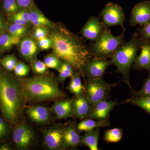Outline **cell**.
<instances>
[{
  "mask_svg": "<svg viewBox=\"0 0 150 150\" xmlns=\"http://www.w3.org/2000/svg\"><path fill=\"white\" fill-rule=\"evenodd\" d=\"M48 30L53 53L82 75L86 64L93 58L90 48L63 24H55Z\"/></svg>",
  "mask_w": 150,
  "mask_h": 150,
  "instance_id": "cell-1",
  "label": "cell"
},
{
  "mask_svg": "<svg viewBox=\"0 0 150 150\" xmlns=\"http://www.w3.org/2000/svg\"><path fill=\"white\" fill-rule=\"evenodd\" d=\"M27 101L21 78L0 68L1 112L11 128L18 123Z\"/></svg>",
  "mask_w": 150,
  "mask_h": 150,
  "instance_id": "cell-2",
  "label": "cell"
},
{
  "mask_svg": "<svg viewBox=\"0 0 150 150\" xmlns=\"http://www.w3.org/2000/svg\"><path fill=\"white\" fill-rule=\"evenodd\" d=\"M27 101L35 103L66 98L54 74L47 72L30 77L21 78Z\"/></svg>",
  "mask_w": 150,
  "mask_h": 150,
  "instance_id": "cell-3",
  "label": "cell"
},
{
  "mask_svg": "<svg viewBox=\"0 0 150 150\" xmlns=\"http://www.w3.org/2000/svg\"><path fill=\"white\" fill-rule=\"evenodd\" d=\"M144 40L135 32L129 42L125 43L115 52L111 58L112 64L117 68V71L122 74L123 81L133 91L130 81V71L137 57V53L141 49Z\"/></svg>",
  "mask_w": 150,
  "mask_h": 150,
  "instance_id": "cell-4",
  "label": "cell"
},
{
  "mask_svg": "<svg viewBox=\"0 0 150 150\" xmlns=\"http://www.w3.org/2000/svg\"><path fill=\"white\" fill-rule=\"evenodd\" d=\"M125 43L124 32L118 36H113L110 30L105 26L90 47L93 57L111 58Z\"/></svg>",
  "mask_w": 150,
  "mask_h": 150,
  "instance_id": "cell-5",
  "label": "cell"
},
{
  "mask_svg": "<svg viewBox=\"0 0 150 150\" xmlns=\"http://www.w3.org/2000/svg\"><path fill=\"white\" fill-rule=\"evenodd\" d=\"M116 85L108 83L102 79L87 80L84 89L88 99L93 106L107 99L112 88Z\"/></svg>",
  "mask_w": 150,
  "mask_h": 150,
  "instance_id": "cell-6",
  "label": "cell"
},
{
  "mask_svg": "<svg viewBox=\"0 0 150 150\" xmlns=\"http://www.w3.org/2000/svg\"><path fill=\"white\" fill-rule=\"evenodd\" d=\"M12 139L18 150H26L31 147L35 141L34 131L24 121L18 122L12 127Z\"/></svg>",
  "mask_w": 150,
  "mask_h": 150,
  "instance_id": "cell-7",
  "label": "cell"
},
{
  "mask_svg": "<svg viewBox=\"0 0 150 150\" xmlns=\"http://www.w3.org/2000/svg\"><path fill=\"white\" fill-rule=\"evenodd\" d=\"M99 17L106 27L120 25L123 32L126 30L124 25L125 14L121 6L117 3H108L100 13Z\"/></svg>",
  "mask_w": 150,
  "mask_h": 150,
  "instance_id": "cell-8",
  "label": "cell"
},
{
  "mask_svg": "<svg viewBox=\"0 0 150 150\" xmlns=\"http://www.w3.org/2000/svg\"><path fill=\"white\" fill-rule=\"evenodd\" d=\"M66 125L57 123L42 130L43 144L46 149L50 150L65 149L63 135Z\"/></svg>",
  "mask_w": 150,
  "mask_h": 150,
  "instance_id": "cell-9",
  "label": "cell"
},
{
  "mask_svg": "<svg viewBox=\"0 0 150 150\" xmlns=\"http://www.w3.org/2000/svg\"><path fill=\"white\" fill-rule=\"evenodd\" d=\"M112 64L111 60L100 57H93L84 67L83 76L87 80L102 79L105 70Z\"/></svg>",
  "mask_w": 150,
  "mask_h": 150,
  "instance_id": "cell-10",
  "label": "cell"
},
{
  "mask_svg": "<svg viewBox=\"0 0 150 150\" xmlns=\"http://www.w3.org/2000/svg\"><path fill=\"white\" fill-rule=\"evenodd\" d=\"M150 21V1H145L138 3L131 11L129 21L131 26H140Z\"/></svg>",
  "mask_w": 150,
  "mask_h": 150,
  "instance_id": "cell-11",
  "label": "cell"
},
{
  "mask_svg": "<svg viewBox=\"0 0 150 150\" xmlns=\"http://www.w3.org/2000/svg\"><path fill=\"white\" fill-rule=\"evenodd\" d=\"M18 45L19 52L24 60L31 63L37 59L40 50L37 40L32 36L26 35L23 38Z\"/></svg>",
  "mask_w": 150,
  "mask_h": 150,
  "instance_id": "cell-12",
  "label": "cell"
},
{
  "mask_svg": "<svg viewBox=\"0 0 150 150\" xmlns=\"http://www.w3.org/2000/svg\"><path fill=\"white\" fill-rule=\"evenodd\" d=\"M123 103H125L104 100L93 105L91 112L86 118H92L98 121H108L110 111L113 108Z\"/></svg>",
  "mask_w": 150,
  "mask_h": 150,
  "instance_id": "cell-13",
  "label": "cell"
},
{
  "mask_svg": "<svg viewBox=\"0 0 150 150\" xmlns=\"http://www.w3.org/2000/svg\"><path fill=\"white\" fill-rule=\"evenodd\" d=\"M105 26L100 21V17L91 16L81 30V33L86 39L94 42L100 35Z\"/></svg>",
  "mask_w": 150,
  "mask_h": 150,
  "instance_id": "cell-14",
  "label": "cell"
},
{
  "mask_svg": "<svg viewBox=\"0 0 150 150\" xmlns=\"http://www.w3.org/2000/svg\"><path fill=\"white\" fill-rule=\"evenodd\" d=\"M93 105L88 99L85 93L73 98L74 115L82 120L86 118L91 112Z\"/></svg>",
  "mask_w": 150,
  "mask_h": 150,
  "instance_id": "cell-15",
  "label": "cell"
},
{
  "mask_svg": "<svg viewBox=\"0 0 150 150\" xmlns=\"http://www.w3.org/2000/svg\"><path fill=\"white\" fill-rule=\"evenodd\" d=\"M25 112L31 121L38 124L47 123L51 118L50 110L48 108L43 105L25 107Z\"/></svg>",
  "mask_w": 150,
  "mask_h": 150,
  "instance_id": "cell-16",
  "label": "cell"
},
{
  "mask_svg": "<svg viewBox=\"0 0 150 150\" xmlns=\"http://www.w3.org/2000/svg\"><path fill=\"white\" fill-rule=\"evenodd\" d=\"M52 109L58 119H66L73 116L74 115L73 98L56 100L52 106Z\"/></svg>",
  "mask_w": 150,
  "mask_h": 150,
  "instance_id": "cell-17",
  "label": "cell"
},
{
  "mask_svg": "<svg viewBox=\"0 0 150 150\" xmlns=\"http://www.w3.org/2000/svg\"><path fill=\"white\" fill-rule=\"evenodd\" d=\"M76 124L73 122L65 126L63 135V143L65 149L82 144L81 137L78 133Z\"/></svg>",
  "mask_w": 150,
  "mask_h": 150,
  "instance_id": "cell-18",
  "label": "cell"
},
{
  "mask_svg": "<svg viewBox=\"0 0 150 150\" xmlns=\"http://www.w3.org/2000/svg\"><path fill=\"white\" fill-rule=\"evenodd\" d=\"M150 43L149 40H145L141 48V53L137 56L133 64L134 69H146L149 72H150V55L149 51Z\"/></svg>",
  "mask_w": 150,
  "mask_h": 150,
  "instance_id": "cell-19",
  "label": "cell"
},
{
  "mask_svg": "<svg viewBox=\"0 0 150 150\" xmlns=\"http://www.w3.org/2000/svg\"><path fill=\"white\" fill-rule=\"evenodd\" d=\"M28 11L30 20L34 27L43 26L50 28L55 25V23L45 16L35 5L28 9Z\"/></svg>",
  "mask_w": 150,
  "mask_h": 150,
  "instance_id": "cell-20",
  "label": "cell"
},
{
  "mask_svg": "<svg viewBox=\"0 0 150 150\" xmlns=\"http://www.w3.org/2000/svg\"><path fill=\"white\" fill-rule=\"evenodd\" d=\"M110 125L109 120L98 121L92 118H86L82 120L80 123L76 124V127L78 132H87L97 128L107 127Z\"/></svg>",
  "mask_w": 150,
  "mask_h": 150,
  "instance_id": "cell-21",
  "label": "cell"
},
{
  "mask_svg": "<svg viewBox=\"0 0 150 150\" xmlns=\"http://www.w3.org/2000/svg\"><path fill=\"white\" fill-rule=\"evenodd\" d=\"M100 128L86 132L81 136L82 144L88 147L91 150H98V143L100 136Z\"/></svg>",
  "mask_w": 150,
  "mask_h": 150,
  "instance_id": "cell-22",
  "label": "cell"
},
{
  "mask_svg": "<svg viewBox=\"0 0 150 150\" xmlns=\"http://www.w3.org/2000/svg\"><path fill=\"white\" fill-rule=\"evenodd\" d=\"M21 39L6 31L0 35V54L9 51L13 46L18 45Z\"/></svg>",
  "mask_w": 150,
  "mask_h": 150,
  "instance_id": "cell-23",
  "label": "cell"
},
{
  "mask_svg": "<svg viewBox=\"0 0 150 150\" xmlns=\"http://www.w3.org/2000/svg\"><path fill=\"white\" fill-rule=\"evenodd\" d=\"M81 73L76 71L71 77L70 83L67 87V89L75 96H79L85 93L84 86L81 80Z\"/></svg>",
  "mask_w": 150,
  "mask_h": 150,
  "instance_id": "cell-24",
  "label": "cell"
},
{
  "mask_svg": "<svg viewBox=\"0 0 150 150\" xmlns=\"http://www.w3.org/2000/svg\"><path fill=\"white\" fill-rule=\"evenodd\" d=\"M59 75L57 77L58 83L64 84L65 81L67 78H71L74 74L76 70L69 63L62 61V64L58 71Z\"/></svg>",
  "mask_w": 150,
  "mask_h": 150,
  "instance_id": "cell-25",
  "label": "cell"
},
{
  "mask_svg": "<svg viewBox=\"0 0 150 150\" xmlns=\"http://www.w3.org/2000/svg\"><path fill=\"white\" fill-rule=\"evenodd\" d=\"M29 28L30 25L8 23L6 31L14 36L22 38L27 35Z\"/></svg>",
  "mask_w": 150,
  "mask_h": 150,
  "instance_id": "cell-26",
  "label": "cell"
},
{
  "mask_svg": "<svg viewBox=\"0 0 150 150\" xmlns=\"http://www.w3.org/2000/svg\"><path fill=\"white\" fill-rule=\"evenodd\" d=\"M123 136V131L121 128H114L105 131L103 140L108 143H117L121 141Z\"/></svg>",
  "mask_w": 150,
  "mask_h": 150,
  "instance_id": "cell-27",
  "label": "cell"
},
{
  "mask_svg": "<svg viewBox=\"0 0 150 150\" xmlns=\"http://www.w3.org/2000/svg\"><path fill=\"white\" fill-rule=\"evenodd\" d=\"M1 6L7 16L16 13L22 9L18 6L16 0H1Z\"/></svg>",
  "mask_w": 150,
  "mask_h": 150,
  "instance_id": "cell-28",
  "label": "cell"
},
{
  "mask_svg": "<svg viewBox=\"0 0 150 150\" xmlns=\"http://www.w3.org/2000/svg\"><path fill=\"white\" fill-rule=\"evenodd\" d=\"M124 103H130L137 105L146 111L150 115V97L133 98L127 100Z\"/></svg>",
  "mask_w": 150,
  "mask_h": 150,
  "instance_id": "cell-29",
  "label": "cell"
},
{
  "mask_svg": "<svg viewBox=\"0 0 150 150\" xmlns=\"http://www.w3.org/2000/svg\"><path fill=\"white\" fill-rule=\"evenodd\" d=\"M18 62L16 55L14 54H12L3 57L0 60V64L4 69L11 72L13 71Z\"/></svg>",
  "mask_w": 150,
  "mask_h": 150,
  "instance_id": "cell-30",
  "label": "cell"
},
{
  "mask_svg": "<svg viewBox=\"0 0 150 150\" xmlns=\"http://www.w3.org/2000/svg\"><path fill=\"white\" fill-rule=\"evenodd\" d=\"M62 61L58 56L52 53L48 54L44 57L43 62L48 68L58 71L62 64Z\"/></svg>",
  "mask_w": 150,
  "mask_h": 150,
  "instance_id": "cell-31",
  "label": "cell"
},
{
  "mask_svg": "<svg viewBox=\"0 0 150 150\" xmlns=\"http://www.w3.org/2000/svg\"><path fill=\"white\" fill-rule=\"evenodd\" d=\"M133 98L146 97H150V72L149 76L145 79L144 85L141 89L138 91H132Z\"/></svg>",
  "mask_w": 150,
  "mask_h": 150,
  "instance_id": "cell-32",
  "label": "cell"
},
{
  "mask_svg": "<svg viewBox=\"0 0 150 150\" xmlns=\"http://www.w3.org/2000/svg\"><path fill=\"white\" fill-rule=\"evenodd\" d=\"M11 128L8 122L3 115H0V143L5 142L9 137Z\"/></svg>",
  "mask_w": 150,
  "mask_h": 150,
  "instance_id": "cell-33",
  "label": "cell"
},
{
  "mask_svg": "<svg viewBox=\"0 0 150 150\" xmlns=\"http://www.w3.org/2000/svg\"><path fill=\"white\" fill-rule=\"evenodd\" d=\"M33 72L37 75H41L48 72V67L43 62L36 59L30 63Z\"/></svg>",
  "mask_w": 150,
  "mask_h": 150,
  "instance_id": "cell-34",
  "label": "cell"
},
{
  "mask_svg": "<svg viewBox=\"0 0 150 150\" xmlns=\"http://www.w3.org/2000/svg\"><path fill=\"white\" fill-rule=\"evenodd\" d=\"M30 67L22 62H18L14 69L15 75L18 78H23L29 74Z\"/></svg>",
  "mask_w": 150,
  "mask_h": 150,
  "instance_id": "cell-35",
  "label": "cell"
},
{
  "mask_svg": "<svg viewBox=\"0 0 150 150\" xmlns=\"http://www.w3.org/2000/svg\"><path fill=\"white\" fill-rule=\"evenodd\" d=\"M49 30L47 28L43 26L35 27L32 34V37L36 40L48 36Z\"/></svg>",
  "mask_w": 150,
  "mask_h": 150,
  "instance_id": "cell-36",
  "label": "cell"
},
{
  "mask_svg": "<svg viewBox=\"0 0 150 150\" xmlns=\"http://www.w3.org/2000/svg\"><path fill=\"white\" fill-rule=\"evenodd\" d=\"M138 30L139 35L144 40L150 41V21L141 26Z\"/></svg>",
  "mask_w": 150,
  "mask_h": 150,
  "instance_id": "cell-37",
  "label": "cell"
},
{
  "mask_svg": "<svg viewBox=\"0 0 150 150\" xmlns=\"http://www.w3.org/2000/svg\"><path fill=\"white\" fill-rule=\"evenodd\" d=\"M37 43L40 50L45 51L52 48V41L48 36L37 40Z\"/></svg>",
  "mask_w": 150,
  "mask_h": 150,
  "instance_id": "cell-38",
  "label": "cell"
},
{
  "mask_svg": "<svg viewBox=\"0 0 150 150\" xmlns=\"http://www.w3.org/2000/svg\"><path fill=\"white\" fill-rule=\"evenodd\" d=\"M18 4L22 9H28L35 5L33 0H16Z\"/></svg>",
  "mask_w": 150,
  "mask_h": 150,
  "instance_id": "cell-39",
  "label": "cell"
},
{
  "mask_svg": "<svg viewBox=\"0 0 150 150\" xmlns=\"http://www.w3.org/2000/svg\"><path fill=\"white\" fill-rule=\"evenodd\" d=\"M8 23L1 12L0 11V35L6 30Z\"/></svg>",
  "mask_w": 150,
  "mask_h": 150,
  "instance_id": "cell-40",
  "label": "cell"
},
{
  "mask_svg": "<svg viewBox=\"0 0 150 150\" xmlns=\"http://www.w3.org/2000/svg\"><path fill=\"white\" fill-rule=\"evenodd\" d=\"M13 149L11 145L6 142L0 143V150H12Z\"/></svg>",
  "mask_w": 150,
  "mask_h": 150,
  "instance_id": "cell-41",
  "label": "cell"
},
{
  "mask_svg": "<svg viewBox=\"0 0 150 150\" xmlns=\"http://www.w3.org/2000/svg\"><path fill=\"white\" fill-rule=\"evenodd\" d=\"M3 56L2 55V54H0V60H1V58H2Z\"/></svg>",
  "mask_w": 150,
  "mask_h": 150,
  "instance_id": "cell-42",
  "label": "cell"
},
{
  "mask_svg": "<svg viewBox=\"0 0 150 150\" xmlns=\"http://www.w3.org/2000/svg\"><path fill=\"white\" fill-rule=\"evenodd\" d=\"M149 54L150 55V43L149 45Z\"/></svg>",
  "mask_w": 150,
  "mask_h": 150,
  "instance_id": "cell-43",
  "label": "cell"
},
{
  "mask_svg": "<svg viewBox=\"0 0 150 150\" xmlns=\"http://www.w3.org/2000/svg\"><path fill=\"white\" fill-rule=\"evenodd\" d=\"M1 104H0V112H1Z\"/></svg>",
  "mask_w": 150,
  "mask_h": 150,
  "instance_id": "cell-44",
  "label": "cell"
}]
</instances>
